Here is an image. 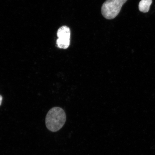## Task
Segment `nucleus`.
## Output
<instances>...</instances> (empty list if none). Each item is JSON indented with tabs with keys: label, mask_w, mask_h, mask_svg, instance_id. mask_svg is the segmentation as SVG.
I'll use <instances>...</instances> for the list:
<instances>
[{
	"label": "nucleus",
	"mask_w": 155,
	"mask_h": 155,
	"mask_svg": "<svg viewBox=\"0 0 155 155\" xmlns=\"http://www.w3.org/2000/svg\"><path fill=\"white\" fill-rule=\"evenodd\" d=\"M66 120V115L62 108L59 107L52 108L48 112L45 119L46 127L52 132L60 130Z\"/></svg>",
	"instance_id": "f257e3e1"
},
{
	"label": "nucleus",
	"mask_w": 155,
	"mask_h": 155,
	"mask_svg": "<svg viewBox=\"0 0 155 155\" xmlns=\"http://www.w3.org/2000/svg\"><path fill=\"white\" fill-rule=\"evenodd\" d=\"M127 0H106L101 8L102 14L104 18L113 19L119 15L123 5Z\"/></svg>",
	"instance_id": "f03ea898"
},
{
	"label": "nucleus",
	"mask_w": 155,
	"mask_h": 155,
	"mask_svg": "<svg viewBox=\"0 0 155 155\" xmlns=\"http://www.w3.org/2000/svg\"><path fill=\"white\" fill-rule=\"evenodd\" d=\"M70 29L66 26H63L58 31L57 36L58 38L57 41L58 48L62 49H67L69 47L70 44Z\"/></svg>",
	"instance_id": "7ed1b4c3"
},
{
	"label": "nucleus",
	"mask_w": 155,
	"mask_h": 155,
	"mask_svg": "<svg viewBox=\"0 0 155 155\" xmlns=\"http://www.w3.org/2000/svg\"><path fill=\"white\" fill-rule=\"evenodd\" d=\"M152 3V0H141L139 3V10L143 13L148 12Z\"/></svg>",
	"instance_id": "20e7f679"
},
{
	"label": "nucleus",
	"mask_w": 155,
	"mask_h": 155,
	"mask_svg": "<svg viewBox=\"0 0 155 155\" xmlns=\"http://www.w3.org/2000/svg\"><path fill=\"white\" fill-rule=\"evenodd\" d=\"M3 97L1 95H0V106L1 105Z\"/></svg>",
	"instance_id": "39448f33"
}]
</instances>
